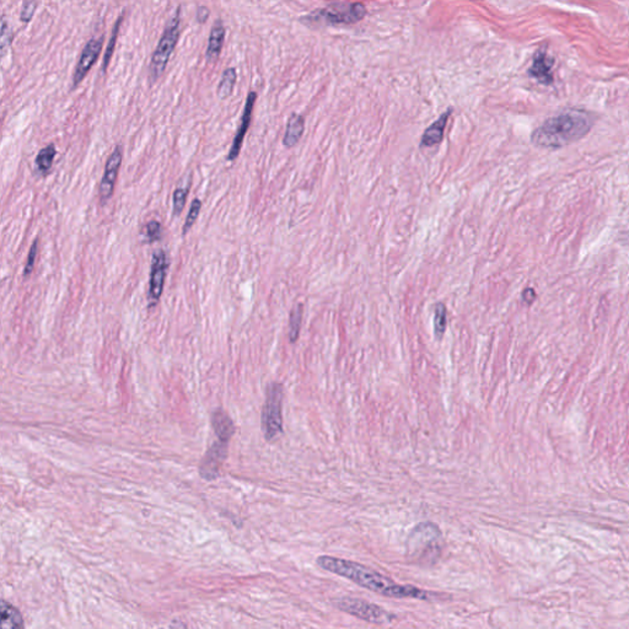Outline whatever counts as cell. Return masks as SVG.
Returning <instances> with one entry per match:
<instances>
[{
    "instance_id": "18",
    "label": "cell",
    "mask_w": 629,
    "mask_h": 629,
    "mask_svg": "<svg viewBox=\"0 0 629 629\" xmlns=\"http://www.w3.org/2000/svg\"><path fill=\"white\" fill-rule=\"evenodd\" d=\"M23 616L15 607L1 602V628L15 629L23 627Z\"/></svg>"
},
{
    "instance_id": "25",
    "label": "cell",
    "mask_w": 629,
    "mask_h": 629,
    "mask_svg": "<svg viewBox=\"0 0 629 629\" xmlns=\"http://www.w3.org/2000/svg\"><path fill=\"white\" fill-rule=\"evenodd\" d=\"M162 224L159 223L157 220H151L143 229V236H144L145 241L151 242V244L162 239Z\"/></svg>"
},
{
    "instance_id": "27",
    "label": "cell",
    "mask_w": 629,
    "mask_h": 629,
    "mask_svg": "<svg viewBox=\"0 0 629 629\" xmlns=\"http://www.w3.org/2000/svg\"><path fill=\"white\" fill-rule=\"evenodd\" d=\"M37 255H39V239L35 240L32 245L30 247L28 262H26V266H25V269H23V278H28V275L32 273Z\"/></svg>"
},
{
    "instance_id": "16",
    "label": "cell",
    "mask_w": 629,
    "mask_h": 629,
    "mask_svg": "<svg viewBox=\"0 0 629 629\" xmlns=\"http://www.w3.org/2000/svg\"><path fill=\"white\" fill-rule=\"evenodd\" d=\"M224 39H225V28L222 21H217L213 25L212 31L209 35L206 53L208 61H217V57L220 56V52L223 48Z\"/></svg>"
},
{
    "instance_id": "23",
    "label": "cell",
    "mask_w": 629,
    "mask_h": 629,
    "mask_svg": "<svg viewBox=\"0 0 629 629\" xmlns=\"http://www.w3.org/2000/svg\"><path fill=\"white\" fill-rule=\"evenodd\" d=\"M202 209V202L201 200L195 198L193 200V202L191 203L190 212L187 214V217L184 220V228H182V235H186L188 231H190L191 228L195 225L197 219L200 217V213H201Z\"/></svg>"
},
{
    "instance_id": "19",
    "label": "cell",
    "mask_w": 629,
    "mask_h": 629,
    "mask_svg": "<svg viewBox=\"0 0 629 629\" xmlns=\"http://www.w3.org/2000/svg\"><path fill=\"white\" fill-rule=\"evenodd\" d=\"M57 155L56 146L53 144L47 145L43 149L39 151V154L36 156V168L39 173L47 175L50 173V168L53 166V162Z\"/></svg>"
},
{
    "instance_id": "21",
    "label": "cell",
    "mask_w": 629,
    "mask_h": 629,
    "mask_svg": "<svg viewBox=\"0 0 629 629\" xmlns=\"http://www.w3.org/2000/svg\"><path fill=\"white\" fill-rule=\"evenodd\" d=\"M302 305L298 304L293 307L289 316V340L290 343H296L300 336L301 322H302Z\"/></svg>"
},
{
    "instance_id": "9",
    "label": "cell",
    "mask_w": 629,
    "mask_h": 629,
    "mask_svg": "<svg viewBox=\"0 0 629 629\" xmlns=\"http://www.w3.org/2000/svg\"><path fill=\"white\" fill-rule=\"evenodd\" d=\"M229 441L217 439L206 452L200 465V474L206 481H214L219 476V471L228 457Z\"/></svg>"
},
{
    "instance_id": "30",
    "label": "cell",
    "mask_w": 629,
    "mask_h": 629,
    "mask_svg": "<svg viewBox=\"0 0 629 629\" xmlns=\"http://www.w3.org/2000/svg\"><path fill=\"white\" fill-rule=\"evenodd\" d=\"M208 17H209V10H208L206 8H204V6H201V8L198 9V12H197V19H198V21H200V23H204L206 19H208Z\"/></svg>"
},
{
    "instance_id": "2",
    "label": "cell",
    "mask_w": 629,
    "mask_h": 629,
    "mask_svg": "<svg viewBox=\"0 0 629 629\" xmlns=\"http://www.w3.org/2000/svg\"><path fill=\"white\" fill-rule=\"evenodd\" d=\"M596 117L589 111L572 108L548 118L534 129L531 140L546 149H558L584 138L590 132Z\"/></svg>"
},
{
    "instance_id": "4",
    "label": "cell",
    "mask_w": 629,
    "mask_h": 629,
    "mask_svg": "<svg viewBox=\"0 0 629 629\" xmlns=\"http://www.w3.org/2000/svg\"><path fill=\"white\" fill-rule=\"evenodd\" d=\"M180 23H181V12L177 9L170 21L166 25V28L162 34V39L157 43L155 52L151 57V66H149V75L151 81H156L160 78L162 72L166 69L167 63L173 55L175 47L177 45L180 37Z\"/></svg>"
},
{
    "instance_id": "12",
    "label": "cell",
    "mask_w": 629,
    "mask_h": 629,
    "mask_svg": "<svg viewBox=\"0 0 629 629\" xmlns=\"http://www.w3.org/2000/svg\"><path fill=\"white\" fill-rule=\"evenodd\" d=\"M256 99L257 94L253 93V91H251L249 96H247V99H246L245 108H244V112H242V117H241L239 128H238V132L235 134L233 144H231V148H230L228 156H226V160L229 162H234L239 156L241 148H242V143H244V139H245L246 133L250 128L251 118H252V112H253Z\"/></svg>"
},
{
    "instance_id": "24",
    "label": "cell",
    "mask_w": 629,
    "mask_h": 629,
    "mask_svg": "<svg viewBox=\"0 0 629 629\" xmlns=\"http://www.w3.org/2000/svg\"><path fill=\"white\" fill-rule=\"evenodd\" d=\"M188 197V187H177L173 195V213L178 217L186 206V200Z\"/></svg>"
},
{
    "instance_id": "29",
    "label": "cell",
    "mask_w": 629,
    "mask_h": 629,
    "mask_svg": "<svg viewBox=\"0 0 629 629\" xmlns=\"http://www.w3.org/2000/svg\"><path fill=\"white\" fill-rule=\"evenodd\" d=\"M10 43H12V31H10V28H8L6 19H3V23H1V50H3V53H6V46H10Z\"/></svg>"
},
{
    "instance_id": "28",
    "label": "cell",
    "mask_w": 629,
    "mask_h": 629,
    "mask_svg": "<svg viewBox=\"0 0 629 629\" xmlns=\"http://www.w3.org/2000/svg\"><path fill=\"white\" fill-rule=\"evenodd\" d=\"M36 6H37L36 0H23L21 12H20V20L23 23L31 21V19L34 17L35 12H36Z\"/></svg>"
},
{
    "instance_id": "17",
    "label": "cell",
    "mask_w": 629,
    "mask_h": 629,
    "mask_svg": "<svg viewBox=\"0 0 629 629\" xmlns=\"http://www.w3.org/2000/svg\"><path fill=\"white\" fill-rule=\"evenodd\" d=\"M305 129V119L300 115L293 113L290 116L287 129H285L284 138H283V144L285 148H293L296 146Z\"/></svg>"
},
{
    "instance_id": "26",
    "label": "cell",
    "mask_w": 629,
    "mask_h": 629,
    "mask_svg": "<svg viewBox=\"0 0 629 629\" xmlns=\"http://www.w3.org/2000/svg\"><path fill=\"white\" fill-rule=\"evenodd\" d=\"M123 14L121 17H118V21L115 25L113 28V31H112L111 39H110V42H108V46H107L106 53H105V58H104V72H106L107 66L108 63L111 61L112 53L115 50V46H116V42H117L118 32H119V26L122 23Z\"/></svg>"
},
{
    "instance_id": "7",
    "label": "cell",
    "mask_w": 629,
    "mask_h": 629,
    "mask_svg": "<svg viewBox=\"0 0 629 629\" xmlns=\"http://www.w3.org/2000/svg\"><path fill=\"white\" fill-rule=\"evenodd\" d=\"M367 15L365 6L360 3H334L313 15H309L310 21L329 23H354Z\"/></svg>"
},
{
    "instance_id": "1",
    "label": "cell",
    "mask_w": 629,
    "mask_h": 629,
    "mask_svg": "<svg viewBox=\"0 0 629 629\" xmlns=\"http://www.w3.org/2000/svg\"><path fill=\"white\" fill-rule=\"evenodd\" d=\"M316 563L318 567L327 570L329 573L351 580L356 585L379 595L392 599H418L424 601H428L430 597L429 592L424 591L423 589H419L412 585L396 584L394 580L375 572L374 569L362 565L360 563L332 556H320L316 559Z\"/></svg>"
},
{
    "instance_id": "13",
    "label": "cell",
    "mask_w": 629,
    "mask_h": 629,
    "mask_svg": "<svg viewBox=\"0 0 629 629\" xmlns=\"http://www.w3.org/2000/svg\"><path fill=\"white\" fill-rule=\"evenodd\" d=\"M553 59L548 56L546 50H537L534 56L532 66L530 68L529 74L543 85H551L553 83Z\"/></svg>"
},
{
    "instance_id": "15",
    "label": "cell",
    "mask_w": 629,
    "mask_h": 629,
    "mask_svg": "<svg viewBox=\"0 0 629 629\" xmlns=\"http://www.w3.org/2000/svg\"><path fill=\"white\" fill-rule=\"evenodd\" d=\"M212 427L219 440L229 441L235 433L233 419L222 408H217L212 414Z\"/></svg>"
},
{
    "instance_id": "8",
    "label": "cell",
    "mask_w": 629,
    "mask_h": 629,
    "mask_svg": "<svg viewBox=\"0 0 629 629\" xmlns=\"http://www.w3.org/2000/svg\"><path fill=\"white\" fill-rule=\"evenodd\" d=\"M167 269H168V257H167L166 251H155L153 255V260H151V280H149V291H148L149 307L156 305L162 298Z\"/></svg>"
},
{
    "instance_id": "3",
    "label": "cell",
    "mask_w": 629,
    "mask_h": 629,
    "mask_svg": "<svg viewBox=\"0 0 629 629\" xmlns=\"http://www.w3.org/2000/svg\"><path fill=\"white\" fill-rule=\"evenodd\" d=\"M443 536L433 523H420L407 539V556L419 564L428 565L441 554Z\"/></svg>"
},
{
    "instance_id": "11",
    "label": "cell",
    "mask_w": 629,
    "mask_h": 629,
    "mask_svg": "<svg viewBox=\"0 0 629 629\" xmlns=\"http://www.w3.org/2000/svg\"><path fill=\"white\" fill-rule=\"evenodd\" d=\"M104 45V39H90L89 42L84 47L83 52L79 58L78 64L72 75V89H75L79 84L83 81L90 69L95 64L97 58L100 56L101 50Z\"/></svg>"
},
{
    "instance_id": "5",
    "label": "cell",
    "mask_w": 629,
    "mask_h": 629,
    "mask_svg": "<svg viewBox=\"0 0 629 629\" xmlns=\"http://www.w3.org/2000/svg\"><path fill=\"white\" fill-rule=\"evenodd\" d=\"M284 391L279 383L268 385L266 403L262 411V430L264 438L269 441L283 433V407Z\"/></svg>"
},
{
    "instance_id": "22",
    "label": "cell",
    "mask_w": 629,
    "mask_h": 629,
    "mask_svg": "<svg viewBox=\"0 0 629 629\" xmlns=\"http://www.w3.org/2000/svg\"><path fill=\"white\" fill-rule=\"evenodd\" d=\"M446 326H447V310H446L444 304H438L435 307L434 311V332L435 337L438 340H441L443 336L445 334Z\"/></svg>"
},
{
    "instance_id": "20",
    "label": "cell",
    "mask_w": 629,
    "mask_h": 629,
    "mask_svg": "<svg viewBox=\"0 0 629 629\" xmlns=\"http://www.w3.org/2000/svg\"><path fill=\"white\" fill-rule=\"evenodd\" d=\"M236 78H238V74H236V70H235L234 68H228L226 70H224L222 79H220V83H219V86H217L219 99L225 100L233 94L235 84H236Z\"/></svg>"
},
{
    "instance_id": "6",
    "label": "cell",
    "mask_w": 629,
    "mask_h": 629,
    "mask_svg": "<svg viewBox=\"0 0 629 629\" xmlns=\"http://www.w3.org/2000/svg\"><path fill=\"white\" fill-rule=\"evenodd\" d=\"M334 606L342 612L367 621L369 623L389 624L396 619L395 615L385 611L383 607L378 606L371 602L354 597H340L333 602Z\"/></svg>"
},
{
    "instance_id": "14",
    "label": "cell",
    "mask_w": 629,
    "mask_h": 629,
    "mask_svg": "<svg viewBox=\"0 0 629 629\" xmlns=\"http://www.w3.org/2000/svg\"><path fill=\"white\" fill-rule=\"evenodd\" d=\"M452 113V108H449L432 126H429L428 128L424 130L422 139H420V148H432V146L441 143V140L444 138L446 124H447Z\"/></svg>"
},
{
    "instance_id": "10",
    "label": "cell",
    "mask_w": 629,
    "mask_h": 629,
    "mask_svg": "<svg viewBox=\"0 0 629 629\" xmlns=\"http://www.w3.org/2000/svg\"><path fill=\"white\" fill-rule=\"evenodd\" d=\"M122 146L118 145V146L115 148V151L110 155V157L107 159L105 173H104V176H102V180H101L100 187H99V195H100V201L102 204H105L113 195L118 171H119V167L122 165Z\"/></svg>"
},
{
    "instance_id": "31",
    "label": "cell",
    "mask_w": 629,
    "mask_h": 629,
    "mask_svg": "<svg viewBox=\"0 0 629 629\" xmlns=\"http://www.w3.org/2000/svg\"><path fill=\"white\" fill-rule=\"evenodd\" d=\"M534 298H536V294H534V289H526L523 291V299L525 302L531 304L534 300Z\"/></svg>"
}]
</instances>
